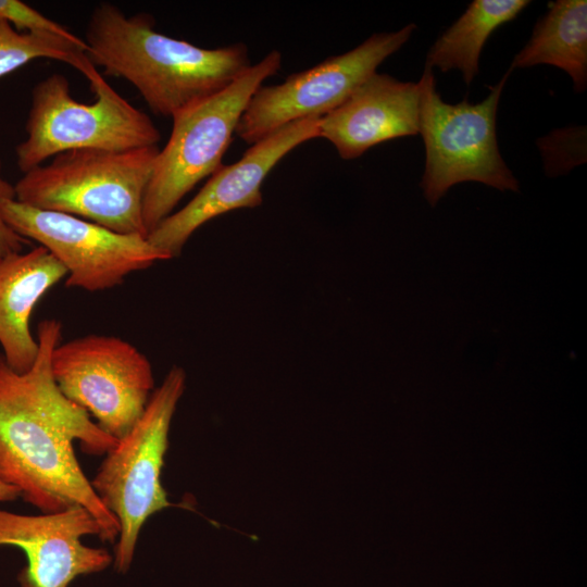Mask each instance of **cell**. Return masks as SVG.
<instances>
[{
    "instance_id": "30bf717a",
    "label": "cell",
    "mask_w": 587,
    "mask_h": 587,
    "mask_svg": "<svg viewBox=\"0 0 587 587\" xmlns=\"http://www.w3.org/2000/svg\"><path fill=\"white\" fill-rule=\"evenodd\" d=\"M0 214L20 236L37 241L67 270L66 287L90 292L121 285L132 273L168 260L139 234H121L93 222L1 199Z\"/></svg>"
},
{
    "instance_id": "d6986e66",
    "label": "cell",
    "mask_w": 587,
    "mask_h": 587,
    "mask_svg": "<svg viewBox=\"0 0 587 587\" xmlns=\"http://www.w3.org/2000/svg\"><path fill=\"white\" fill-rule=\"evenodd\" d=\"M1 170L2 163L0 159V200L15 199L14 186L3 178ZM29 245H32V241L14 232L0 214V258L11 253L22 252Z\"/></svg>"
},
{
    "instance_id": "9c48e42d",
    "label": "cell",
    "mask_w": 587,
    "mask_h": 587,
    "mask_svg": "<svg viewBox=\"0 0 587 587\" xmlns=\"http://www.w3.org/2000/svg\"><path fill=\"white\" fill-rule=\"evenodd\" d=\"M415 28L411 23L396 32L373 34L355 48L292 73L280 84L262 85L250 98L236 135L251 146L292 122L328 114L398 51Z\"/></svg>"
},
{
    "instance_id": "9a60e30c",
    "label": "cell",
    "mask_w": 587,
    "mask_h": 587,
    "mask_svg": "<svg viewBox=\"0 0 587 587\" xmlns=\"http://www.w3.org/2000/svg\"><path fill=\"white\" fill-rule=\"evenodd\" d=\"M547 64L566 72L576 92L587 86V2L557 0L536 23L526 46L513 58L508 72Z\"/></svg>"
},
{
    "instance_id": "8992f818",
    "label": "cell",
    "mask_w": 587,
    "mask_h": 587,
    "mask_svg": "<svg viewBox=\"0 0 587 587\" xmlns=\"http://www.w3.org/2000/svg\"><path fill=\"white\" fill-rule=\"evenodd\" d=\"M185 387L186 373L174 365L151 394L141 417L105 454L90 480L100 501L120 524L113 557L120 573L128 571L147 520L172 505L161 473L172 419Z\"/></svg>"
},
{
    "instance_id": "8fae6325",
    "label": "cell",
    "mask_w": 587,
    "mask_h": 587,
    "mask_svg": "<svg viewBox=\"0 0 587 587\" xmlns=\"http://www.w3.org/2000/svg\"><path fill=\"white\" fill-rule=\"evenodd\" d=\"M319 124L320 117L299 120L251 145L237 162L222 165L185 207L149 233V242L171 260L182 253L191 235L210 220L237 209L261 205V187L267 174L291 150L319 138Z\"/></svg>"
},
{
    "instance_id": "6da1fadb",
    "label": "cell",
    "mask_w": 587,
    "mask_h": 587,
    "mask_svg": "<svg viewBox=\"0 0 587 587\" xmlns=\"http://www.w3.org/2000/svg\"><path fill=\"white\" fill-rule=\"evenodd\" d=\"M61 335L60 321L39 323L38 355L24 373L11 369L0 353V479L42 513L86 508L101 527L100 539L114 542L120 524L83 472L74 442L88 454L103 455L117 440L54 383L50 361Z\"/></svg>"
},
{
    "instance_id": "52a82bcc",
    "label": "cell",
    "mask_w": 587,
    "mask_h": 587,
    "mask_svg": "<svg viewBox=\"0 0 587 587\" xmlns=\"http://www.w3.org/2000/svg\"><path fill=\"white\" fill-rule=\"evenodd\" d=\"M510 72L478 103L445 102L433 71L424 68L420 85L419 134L425 146L420 183L432 207L454 185L478 182L499 190L519 191V182L504 163L497 140V111Z\"/></svg>"
},
{
    "instance_id": "7a4b0ae2",
    "label": "cell",
    "mask_w": 587,
    "mask_h": 587,
    "mask_svg": "<svg viewBox=\"0 0 587 587\" xmlns=\"http://www.w3.org/2000/svg\"><path fill=\"white\" fill-rule=\"evenodd\" d=\"M154 26L150 14L126 16L104 2L91 12L84 40L90 61L107 75L129 82L158 115L172 118L225 89L252 65L241 42L208 49Z\"/></svg>"
},
{
    "instance_id": "5b68a950",
    "label": "cell",
    "mask_w": 587,
    "mask_h": 587,
    "mask_svg": "<svg viewBox=\"0 0 587 587\" xmlns=\"http://www.w3.org/2000/svg\"><path fill=\"white\" fill-rule=\"evenodd\" d=\"M89 85L96 97L92 103L74 99L67 78L59 73L34 86L26 138L15 149L23 173L70 150L128 151L158 146L160 132L145 112L114 90L100 73Z\"/></svg>"
},
{
    "instance_id": "7c38bea8",
    "label": "cell",
    "mask_w": 587,
    "mask_h": 587,
    "mask_svg": "<svg viewBox=\"0 0 587 587\" xmlns=\"http://www.w3.org/2000/svg\"><path fill=\"white\" fill-rule=\"evenodd\" d=\"M87 535L100 538L101 527L80 505L39 515L0 509V547L18 548L26 557L20 587H67L79 575L107 569L113 557L104 548L84 545Z\"/></svg>"
},
{
    "instance_id": "ac0fdd59",
    "label": "cell",
    "mask_w": 587,
    "mask_h": 587,
    "mask_svg": "<svg viewBox=\"0 0 587 587\" xmlns=\"http://www.w3.org/2000/svg\"><path fill=\"white\" fill-rule=\"evenodd\" d=\"M0 18L21 33L50 34L71 40L88 51L84 39L20 0H0Z\"/></svg>"
},
{
    "instance_id": "3957f363",
    "label": "cell",
    "mask_w": 587,
    "mask_h": 587,
    "mask_svg": "<svg viewBox=\"0 0 587 587\" xmlns=\"http://www.w3.org/2000/svg\"><path fill=\"white\" fill-rule=\"evenodd\" d=\"M158 146L128 151L76 149L53 157L14 185L29 207L74 215L121 234L147 237L142 201Z\"/></svg>"
},
{
    "instance_id": "4fadbf2b",
    "label": "cell",
    "mask_w": 587,
    "mask_h": 587,
    "mask_svg": "<svg viewBox=\"0 0 587 587\" xmlns=\"http://www.w3.org/2000/svg\"><path fill=\"white\" fill-rule=\"evenodd\" d=\"M420 85L375 72L338 108L320 117L319 137L344 160L385 141L419 134Z\"/></svg>"
},
{
    "instance_id": "2e32d148",
    "label": "cell",
    "mask_w": 587,
    "mask_h": 587,
    "mask_svg": "<svg viewBox=\"0 0 587 587\" xmlns=\"http://www.w3.org/2000/svg\"><path fill=\"white\" fill-rule=\"evenodd\" d=\"M528 0H474L430 47L425 68L458 70L470 85L479 72V57L490 35L514 20Z\"/></svg>"
},
{
    "instance_id": "ffe728a7",
    "label": "cell",
    "mask_w": 587,
    "mask_h": 587,
    "mask_svg": "<svg viewBox=\"0 0 587 587\" xmlns=\"http://www.w3.org/2000/svg\"><path fill=\"white\" fill-rule=\"evenodd\" d=\"M20 497V491L0 479V502L2 501H12Z\"/></svg>"
},
{
    "instance_id": "ba28073f",
    "label": "cell",
    "mask_w": 587,
    "mask_h": 587,
    "mask_svg": "<svg viewBox=\"0 0 587 587\" xmlns=\"http://www.w3.org/2000/svg\"><path fill=\"white\" fill-rule=\"evenodd\" d=\"M50 365L60 391L116 440L138 422L154 390L148 358L116 336L90 334L59 342Z\"/></svg>"
},
{
    "instance_id": "e0dca14e",
    "label": "cell",
    "mask_w": 587,
    "mask_h": 587,
    "mask_svg": "<svg viewBox=\"0 0 587 587\" xmlns=\"http://www.w3.org/2000/svg\"><path fill=\"white\" fill-rule=\"evenodd\" d=\"M41 58L65 62L88 80L99 73L77 43L50 34L21 33L0 18V77Z\"/></svg>"
},
{
    "instance_id": "5bb4252c",
    "label": "cell",
    "mask_w": 587,
    "mask_h": 587,
    "mask_svg": "<svg viewBox=\"0 0 587 587\" xmlns=\"http://www.w3.org/2000/svg\"><path fill=\"white\" fill-rule=\"evenodd\" d=\"M67 276V270L46 248L0 258V346L8 365L27 372L36 361L39 345L30 333L35 305Z\"/></svg>"
},
{
    "instance_id": "277c9868",
    "label": "cell",
    "mask_w": 587,
    "mask_h": 587,
    "mask_svg": "<svg viewBox=\"0 0 587 587\" xmlns=\"http://www.w3.org/2000/svg\"><path fill=\"white\" fill-rule=\"evenodd\" d=\"M280 65V52L272 50L228 87L172 117L170 138L154 159L143 196L147 236L200 180L223 165V155L250 98Z\"/></svg>"
}]
</instances>
